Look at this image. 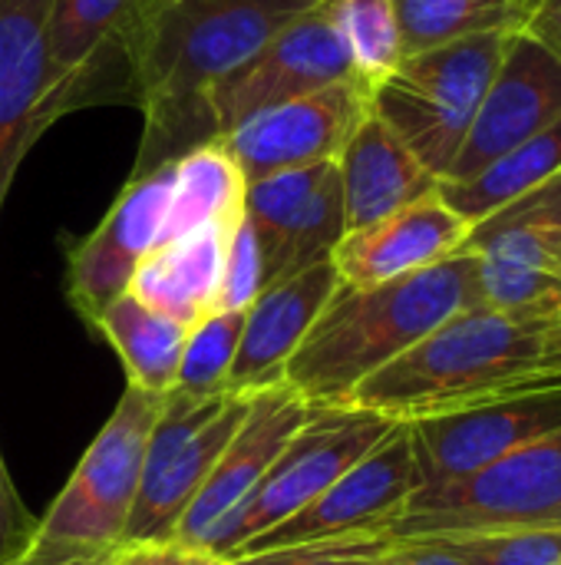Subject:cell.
I'll list each match as a JSON object with an SVG mask.
<instances>
[{
  "instance_id": "6da1fadb",
  "label": "cell",
  "mask_w": 561,
  "mask_h": 565,
  "mask_svg": "<svg viewBox=\"0 0 561 565\" xmlns=\"http://www.w3.org/2000/svg\"><path fill=\"white\" fill-rule=\"evenodd\" d=\"M324 0H155L139 23L129 106L145 119L132 175L192 149L198 96Z\"/></svg>"
},
{
  "instance_id": "7a4b0ae2",
  "label": "cell",
  "mask_w": 561,
  "mask_h": 565,
  "mask_svg": "<svg viewBox=\"0 0 561 565\" xmlns=\"http://www.w3.org/2000/svg\"><path fill=\"white\" fill-rule=\"evenodd\" d=\"M466 308H479L473 252L384 285H341L291 354L284 387L311 407H344L367 377Z\"/></svg>"
},
{
  "instance_id": "3957f363",
  "label": "cell",
  "mask_w": 561,
  "mask_h": 565,
  "mask_svg": "<svg viewBox=\"0 0 561 565\" xmlns=\"http://www.w3.org/2000/svg\"><path fill=\"white\" fill-rule=\"evenodd\" d=\"M555 308H466L367 377L344 407L374 411L393 424H413L529 384L542 377V331Z\"/></svg>"
},
{
  "instance_id": "277c9868",
  "label": "cell",
  "mask_w": 561,
  "mask_h": 565,
  "mask_svg": "<svg viewBox=\"0 0 561 565\" xmlns=\"http://www.w3.org/2000/svg\"><path fill=\"white\" fill-rule=\"evenodd\" d=\"M516 30L476 33L407 53L370 89V109L443 182Z\"/></svg>"
},
{
  "instance_id": "5b68a950",
  "label": "cell",
  "mask_w": 561,
  "mask_h": 565,
  "mask_svg": "<svg viewBox=\"0 0 561 565\" xmlns=\"http://www.w3.org/2000/svg\"><path fill=\"white\" fill-rule=\"evenodd\" d=\"M513 530H561V430L463 480L420 487L380 536L443 543Z\"/></svg>"
},
{
  "instance_id": "8992f818",
  "label": "cell",
  "mask_w": 561,
  "mask_h": 565,
  "mask_svg": "<svg viewBox=\"0 0 561 565\" xmlns=\"http://www.w3.org/2000/svg\"><path fill=\"white\" fill-rule=\"evenodd\" d=\"M162 397L126 387L60 497L36 520L33 553H109L119 546L142 483L145 444Z\"/></svg>"
},
{
  "instance_id": "52a82bcc",
  "label": "cell",
  "mask_w": 561,
  "mask_h": 565,
  "mask_svg": "<svg viewBox=\"0 0 561 565\" xmlns=\"http://www.w3.org/2000/svg\"><path fill=\"white\" fill-rule=\"evenodd\" d=\"M393 420L360 407H311L304 427L281 450L251 497L235 507L222 523L208 530L195 553L212 559H235L251 540L274 530L314 497H321L337 477L364 460L387 434Z\"/></svg>"
},
{
  "instance_id": "ba28073f",
  "label": "cell",
  "mask_w": 561,
  "mask_h": 565,
  "mask_svg": "<svg viewBox=\"0 0 561 565\" xmlns=\"http://www.w3.org/2000/svg\"><path fill=\"white\" fill-rule=\"evenodd\" d=\"M255 397L169 391L149 430L145 470L119 546L172 543L182 516L208 483L222 450L248 417Z\"/></svg>"
},
{
  "instance_id": "9c48e42d",
  "label": "cell",
  "mask_w": 561,
  "mask_h": 565,
  "mask_svg": "<svg viewBox=\"0 0 561 565\" xmlns=\"http://www.w3.org/2000/svg\"><path fill=\"white\" fill-rule=\"evenodd\" d=\"M341 79H357V73L337 33L334 7L324 0L198 96L192 116V149L228 136L278 103L308 96Z\"/></svg>"
},
{
  "instance_id": "30bf717a",
  "label": "cell",
  "mask_w": 561,
  "mask_h": 565,
  "mask_svg": "<svg viewBox=\"0 0 561 565\" xmlns=\"http://www.w3.org/2000/svg\"><path fill=\"white\" fill-rule=\"evenodd\" d=\"M423 487L463 480L561 430V374H542L473 407L407 424Z\"/></svg>"
},
{
  "instance_id": "8fae6325",
  "label": "cell",
  "mask_w": 561,
  "mask_h": 565,
  "mask_svg": "<svg viewBox=\"0 0 561 565\" xmlns=\"http://www.w3.org/2000/svg\"><path fill=\"white\" fill-rule=\"evenodd\" d=\"M463 252H473L479 265V308H555L561 301V172L473 225Z\"/></svg>"
},
{
  "instance_id": "7c38bea8",
  "label": "cell",
  "mask_w": 561,
  "mask_h": 565,
  "mask_svg": "<svg viewBox=\"0 0 561 565\" xmlns=\"http://www.w3.org/2000/svg\"><path fill=\"white\" fill-rule=\"evenodd\" d=\"M420 487L423 483L413 460L410 430L407 424H393V430L364 460H357L344 477H337L321 497H314L294 516L251 540L238 556L278 546L384 533Z\"/></svg>"
},
{
  "instance_id": "4fadbf2b",
  "label": "cell",
  "mask_w": 561,
  "mask_h": 565,
  "mask_svg": "<svg viewBox=\"0 0 561 565\" xmlns=\"http://www.w3.org/2000/svg\"><path fill=\"white\" fill-rule=\"evenodd\" d=\"M152 3L155 0H56L50 26L53 122L86 106H129V56Z\"/></svg>"
},
{
  "instance_id": "5bb4252c",
  "label": "cell",
  "mask_w": 561,
  "mask_h": 565,
  "mask_svg": "<svg viewBox=\"0 0 561 565\" xmlns=\"http://www.w3.org/2000/svg\"><path fill=\"white\" fill-rule=\"evenodd\" d=\"M172 182V162L129 175L103 222L69 248L66 298L89 328L119 295L129 291L136 268L162 245Z\"/></svg>"
},
{
  "instance_id": "9a60e30c",
  "label": "cell",
  "mask_w": 561,
  "mask_h": 565,
  "mask_svg": "<svg viewBox=\"0 0 561 565\" xmlns=\"http://www.w3.org/2000/svg\"><path fill=\"white\" fill-rule=\"evenodd\" d=\"M367 116L370 89L360 79H341L308 96L278 103L215 142H222L251 185L274 172L337 162Z\"/></svg>"
},
{
  "instance_id": "2e32d148",
  "label": "cell",
  "mask_w": 561,
  "mask_h": 565,
  "mask_svg": "<svg viewBox=\"0 0 561 565\" xmlns=\"http://www.w3.org/2000/svg\"><path fill=\"white\" fill-rule=\"evenodd\" d=\"M559 119L561 60L536 36L516 30L443 182L473 179L493 159L536 139Z\"/></svg>"
},
{
  "instance_id": "e0dca14e",
  "label": "cell",
  "mask_w": 561,
  "mask_h": 565,
  "mask_svg": "<svg viewBox=\"0 0 561 565\" xmlns=\"http://www.w3.org/2000/svg\"><path fill=\"white\" fill-rule=\"evenodd\" d=\"M53 7L56 0H0V212L20 162L53 126Z\"/></svg>"
},
{
  "instance_id": "ac0fdd59",
  "label": "cell",
  "mask_w": 561,
  "mask_h": 565,
  "mask_svg": "<svg viewBox=\"0 0 561 565\" xmlns=\"http://www.w3.org/2000/svg\"><path fill=\"white\" fill-rule=\"evenodd\" d=\"M308 417H311V404L301 401L284 384L255 394L248 417L222 450L208 483L182 516L172 543L195 553L208 536V530L251 497V490L265 480V473L274 467V460L291 444V437L304 427Z\"/></svg>"
},
{
  "instance_id": "d6986e66",
  "label": "cell",
  "mask_w": 561,
  "mask_h": 565,
  "mask_svg": "<svg viewBox=\"0 0 561 565\" xmlns=\"http://www.w3.org/2000/svg\"><path fill=\"white\" fill-rule=\"evenodd\" d=\"M341 288L334 262H317L265 288L248 308L241 341L225 377V394L255 397L284 384V367Z\"/></svg>"
},
{
  "instance_id": "ffe728a7",
  "label": "cell",
  "mask_w": 561,
  "mask_h": 565,
  "mask_svg": "<svg viewBox=\"0 0 561 565\" xmlns=\"http://www.w3.org/2000/svg\"><path fill=\"white\" fill-rule=\"evenodd\" d=\"M473 225L456 215L440 189L374 225L347 232L331 262L337 268L341 285L370 288L393 278L417 275L463 252Z\"/></svg>"
},
{
  "instance_id": "44dd1931",
  "label": "cell",
  "mask_w": 561,
  "mask_h": 565,
  "mask_svg": "<svg viewBox=\"0 0 561 565\" xmlns=\"http://www.w3.org/2000/svg\"><path fill=\"white\" fill-rule=\"evenodd\" d=\"M337 175L347 232L374 225L440 189V179L374 116V109L337 156Z\"/></svg>"
},
{
  "instance_id": "7402d4cb",
  "label": "cell",
  "mask_w": 561,
  "mask_h": 565,
  "mask_svg": "<svg viewBox=\"0 0 561 565\" xmlns=\"http://www.w3.org/2000/svg\"><path fill=\"white\" fill-rule=\"evenodd\" d=\"M235 225H205L159 245L136 268L129 295L192 331L202 318L218 311L228 238Z\"/></svg>"
},
{
  "instance_id": "603a6c76",
  "label": "cell",
  "mask_w": 561,
  "mask_h": 565,
  "mask_svg": "<svg viewBox=\"0 0 561 565\" xmlns=\"http://www.w3.org/2000/svg\"><path fill=\"white\" fill-rule=\"evenodd\" d=\"M93 331H99L119 354L129 387H139L145 394H169L175 387L182 351L188 341L185 324L126 291L93 321Z\"/></svg>"
},
{
  "instance_id": "cb8c5ba5",
  "label": "cell",
  "mask_w": 561,
  "mask_h": 565,
  "mask_svg": "<svg viewBox=\"0 0 561 565\" xmlns=\"http://www.w3.org/2000/svg\"><path fill=\"white\" fill-rule=\"evenodd\" d=\"M561 172V119L539 132L536 139L503 152L486 169H479L466 182H440V195L446 205L463 215L470 225L486 222L499 209L519 202Z\"/></svg>"
},
{
  "instance_id": "d4e9b609",
  "label": "cell",
  "mask_w": 561,
  "mask_h": 565,
  "mask_svg": "<svg viewBox=\"0 0 561 565\" xmlns=\"http://www.w3.org/2000/svg\"><path fill=\"white\" fill-rule=\"evenodd\" d=\"M172 202L165 218V242L188 235L205 225H235L245 215V175L222 149V142H205L172 162Z\"/></svg>"
},
{
  "instance_id": "484cf974",
  "label": "cell",
  "mask_w": 561,
  "mask_h": 565,
  "mask_svg": "<svg viewBox=\"0 0 561 565\" xmlns=\"http://www.w3.org/2000/svg\"><path fill=\"white\" fill-rule=\"evenodd\" d=\"M403 50L420 53L463 36L519 30L529 0H393Z\"/></svg>"
},
{
  "instance_id": "4316f807",
  "label": "cell",
  "mask_w": 561,
  "mask_h": 565,
  "mask_svg": "<svg viewBox=\"0 0 561 565\" xmlns=\"http://www.w3.org/2000/svg\"><path fill=\"white\" fill-rule=\"evenodd\" d=\"M357 79L374 89L407 56L393 0H331Z\"/></svg>"
},
{
  "instance_id": "83f0119b",
  "label": "cell",
  "mask_w": 561,
  "mask_h": 565,
  "mask_svg": "<svg viewBox=\"0 0 561 565\" xmlns=\"http://www.w3.org/2000/svg\"><path fill=\"white\" fill-rule=\"evenodd\" d=\"M241 324H245V308L212 311L208 318H202L188 331L172 391L192 394V397L225 394V377L241 341Z\"/></svg>"
},
{
  "instance_id": "f1b7e54d",
  "label": "cell",
  "mask_w": 561,
  "mask_h": 565,
  "mask_svg": "<svg viewBox=\"0 0 561 565\" xmlns=\"http://www.w3.org/2000/svg\"><path fill=\"white\" fill-rule=\"evenodd\" d=\"M466 565H561V530H513V533H486L443 540Z\"/></svg>"
},
{
  "instance_id": "f546056e",
  "label": "cell",
  "mask_w": 561,
  "mask_h": 565,
  "mask_svg": "<svg viewBox=\"0 0 561 565\" xmlns=\"http://www.w3.org/2000/svg\"><path fill=\"white\" fill-rule=\"evenodd\" d=\"M387 546L380 533L374 536H350V540H327V543H301V546H278L258 550L248 556H235L225 565H364Z\"/></svg>"
},
{
  "instance_id": "4dcf8cb0",
  "label": "cell",
  "mask_w": 561,
  "mask_h": 565,
  "mask_svg": "<svg viewBox=\"0 0 561 565\" xmlns=\"http://www.w3.org/2000/svg\"><path fill=\"white\" fill-rule=\"evenodd\" d=\"M261 291H265V278H261L258 242H255V235H251V228H248V222L241 215V222L231 228V238H228V258H225L218 311L248 308Z\"/></svg>"
},
{
  "instance_id": "1f68e13d",
  "label": "cell",
  "mask_w": 561,
  "mask_h": 565,
  "mask_svg": "<svg viewBox=\"0 0 561 565\" xmlns=\"http://www.w3.org/2000/svg\"><path fill=\"white\" fill-rule=\"evenodd\" d=\"M36 520L26 513L0 454V565H17L33 546Z\"/></svg>"
},
{
  "instance_id": "d6a6232c",
  "label": "cell",
  "mask_w": 561,
  "mask_h": 565,
  "mask_svg": "<svg viewBox=\"0 0 561 565\" xmlns=\"http://www.w3.org/2000/svg\"><path fill=\"white\" fill-rule=\"evenodd\" d=\"M364 565H466L440 543H387Z\"/></svg>"
},
{
  "instance_id": "836d02e7",
  "label": "cell",
  "mask_w": 561,
  "mask_h": 565,
  "mask_svg": "<svg viewBox=\"0 0 561 565\" xmlns=\"http://www.w3.org/2000/svg\"><path fill=\"white\" fill-rule=\"evenodd\" d=\"M519 30L536 36L546 50H552L561 60V0H529V10Z\"/></svg>"
},
{
  "instance_id": "e575fe53",
  "label": "cell",
  "mask_w": 561,
  "mask_h": 565,
  "mask_svg": "<svg viewBox=\"0 0 561 565\" xmlns=\"http://www.w3.org/2000/svg\"><path fill=\"white\" fill-rule=\"evenodd\" d=\"M198 553L182 550L175 543H139V546H116L112 565H195Z\"/></svg>"
},
{
  "instance_id": "d590c367",
  "label": "cell",
  "mask_w": 561,
  "mask_h": 565,
  "mask_svg": "<svg viewBox=\"0 0 561 565\" xmlns=\"http://www.w3.org/2000/svg\"><path fill=\"white\" fill-rule=\"evenodd\" d=\"M539 371H542V374H561V301L559 308L552 311L546 331H542Z\"/></svg>"
},
{
  "instance_id": "8d00e7d4",
  "label": "cell",
  "mask_w": 561,
  "mask_h": 565,
  "mask_svg": "<svg viewBox=\"0 0 561 565\" xmlns=\"http://www.w3.org/2000/svg\"><path fill=\"white\" fill-rule=\"evenodd\" d=\"M112 553H26L17 565H112Z\"/></svg>"
},
{
  "instance_id": "74e56055",
  "label": "cell",
  "mask_w": 561,
  "mask_h": 565,
  "mask_svg": "<svg viewBox=\"0 0 561 565\" xmlns=\"http://www.w3.org/2000/svg\"><path fill=\"white\" fill-rule=\"evenodd\" d=\"M195 565H225V563H222V559H212V556H202V553H198Z\"/></svg>"
}]
</instances>
